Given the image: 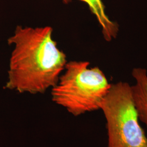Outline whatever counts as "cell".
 <instances>
[{
  "label": "cell",
  "mask_w": 147,
  "mask_h": 147,
  "mask_svg": "<svg viewBox=\"0 0 147 147\" xmlns=\"http://www.w3.org/2000/svg\"><path fill=\"white\" fill-rule=\"evenodd\" d=\"M53 32L50 26H16L8 39L14 48L5 88L36 94L57 84L67 62L53 39Z\"/></svg>",
  "instance_id": "1"
},
{
  "label": "cell",
  "mask_w": 147,
  "mask_h": 147,
  "mask_svg": "<svg viewBox=\"0 0 147 147\" xmlns=\"http://www.w3.org/2000/svg\"><path fill=\"white\" fill-rule=\"evenodd\" d=\"M87 61H70L57 84L51 88L53 101L73 116L101 109L111 84L98 67Z\"/></svg>",
  "instance_id": "2"
},
{
  "label": "cell",
  "mask_w": 147,
  "mask_h": 147,
  "mask_svg": "<svg viewBox=\"0 0 147 147\" xmlns=\"http://www.w3.org/2000/svg\"><path fill=\"white\" fill-rule=\"evenodd\" d=\"M106 121L107 147H147V138L140 124L131 86L111 84L101 106Z\"/></svg>",
  "instance_id": "3"
},
{
  "label": "cell",
  "mask_w": 147,
  "mask_h": 147,
  "mask_svg": "<svg viewBox=\"0 0 147 147\" xmlns=\"http://www.w3.org/2000/svg\"><path fill=\"white\" fill-rule=\"evenodd\" d=\"M132 75L135 84L131 86L132 93L140 121L147 127V71L142 68H134Z\"/></svg>",
  "instance_id": "4"
},
{
  "label": "cell",
  "mask_w": 147,
  "mask_h": 147,
  "mask_svg": "<svg viewBox=\"0 0 147 147\" xmlns=\"http://www.w3.org/2000/svg\"><path fill=\"white\" fill-rule=\"evenodd\" d=\"M86 3L90 11L95 16L101 28L105 40L111 42L116 38L119 31L117 23L112 21L105 12V5L101 0H79Z\"/></svg>",
  "instance_id": "5"
},
{
  "label": "cell",
  "mask_w": 147,
  "mask_h": 147,
  "mask_svg": "<svg viewBox=\"0 0 147 147\" xmlns=\"http://www.w3.org/2000/svg\"><path fill=\"white\" fill-rule=\"evenodd\" d=\"M71 1V0H62V1L65 3H68L69 2H70Z\"/></svg>",
  "instance_id": "6"
}]
</instances>
